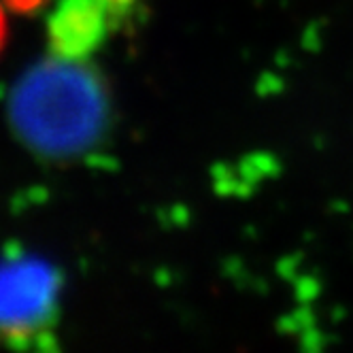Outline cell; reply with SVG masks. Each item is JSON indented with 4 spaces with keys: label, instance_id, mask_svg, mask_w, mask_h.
I'll use <instances>...</instances> for the list:
<instances>
[{
    "label": "cell",
    "instance_id": "cell-5",
    "mask_svg": "<svg viewBox=\"0 0 353 353\" xmlns=\"http://www.w3.org/2000/svg\"><path fill=\"white\" fill-rule=\"evenodd\" d=\"M49 0H7V5L15 13H37L41 11Z\"/></svg>",
    "mask_w": 353,
    "mask_h": 353
},
{
    "label": "cell",
    "instance_id": "cell-1",
    "mask_svg": "<svg viewBox=\"0 0 353 353\" xmlns=\"http://www.w3.org/2000/svg\"><path fill=\"white\" fill-rule=\"evenodd\" d=\"M9 123L21 145L49 162H74L111 128L107 81L88 60L49 54L11 90Z\"/></svg>",
    "mask_w": 353,
    "mask_h": 353
},
{
    "label": "cell",
    "instance_id": "cell-2",
    "mask_svg": "<svg viewBox=\"0 0 353 353\" xmlns=\"http://www.w3.org/2000/svg\"><path fill=\"white\" fill-rule=\"evenodd\" d=\"M62 274L23 249L0 258V341L15 349H54Z\"/></svg>",
    "mask_w": 353,
    "mask_h": 353
},
{
    "label": "cell",
    "instance_id": "cell-6",
    "mask_svg": "<svg viewBox=\"0 0 353 353\" xmlns=\"http://www.w3.org/2000/svg\"><path fill=\"white\" fill-rule=\"evenodd\" d=\"M5 32H7V28H5V15H3V7H0V49H3V45H5Z\"/></svg>",
    "mask_w": 353,
    "mask_h": 353
},
{
    "label": "cell",
    "instance_id": "cell-4",
    "mask_svg": "<svg viewBox=\"0 0 353 353\" xmlns=\"http://www.w3.org/2000/svg\"><path fill=\"white\" fill-rule=\"evenodd\" d=\"M107 3L117 19V26H121V23L134 13V9L143 3V0H107Z\"/></svg>",
    "mask_w": 353,
    "mask_h": 353
},
{
    "label": "cell",
    "instance_id": "cell-3",
    "mask_svg": "<svg viewBox=\"0 0 353 353\" xmlns=\"http://www.w3.org/2000/svg\"><path fill=\"white\" fill-rule=\"evenodd\" d=\"M113 28L117 19L107 0H58L47 19L49 54L88 60Z\"/></svg>",
    "mask_w": 353,
    "mask_h": 353
}]
</instances>
